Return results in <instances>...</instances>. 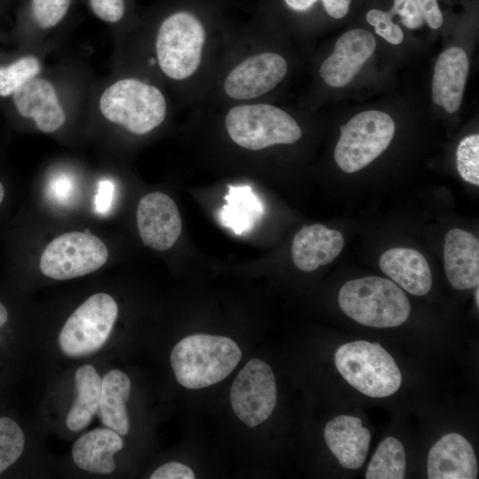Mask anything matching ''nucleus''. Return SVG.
<instances>
[{
    "instance_id": "nucleus-1",
    "label": "nucleus",
    "mask_w": 479,
    "mask_h": 479,
    "mask_svg": "<svg viewBox=\"0 0 479 479\" xmlns=\"http://www.w3.org/2000/svg\"><path fill=\"white\" fill-rule=\"evenodd\" d=\"M241 359L238 344L225 336L192 334L173 348L170 364L179 384L200 389L224 380Z\"/></svg>"
},
{
    "instance_id": "nucleus-2",
    "label": "nucleus",
    "mask_w": 479,
    "mask_h": 479,
    "mask_svg": "<svg viewBox=\"0 0 479 479\" xmlns=\"http://www.w3.org/2000/svg\"><path fill=\"white\" fill-rule=\"evenodd\" d=\"M338 301L348 317L371 327L398 326L411 313V303L400 287L376 276L346 282L339 291Z\"/></svg>"
},
{
    "instance_id": "nucleus-3",
    "label": "nucleus",
    "mask_w": 479,
    "mask_h": 479,
    "mask_svg": "<svg viewBox=\"0 0 479 479\" xmlns=\"http://www.w3.org/2000/svg\"><path fill=\"white\" fill-rule=\"evenodd\" d=\"M334 363L349 384L371 397L393 395L402 383L394 358L377 342H347L337 349Z\"/></svg>"
},
{
    "instance_id": "nucleus-4",
    "label": "nucleus",
    "mask_w": 479,
    "mask_h": 479,
    "mask_svg": "<svg viewBox=\"0 0 479 479\" xmlns=\"http://www.w3.org/2000/svg\"><path fill=\"white\" fill-rule=\"evenodd\" d=\"M103 116L133 134H146L163 122L166 101L154 86L127 78L109 86L99 99Z\"/></svg>"
},
{
    "instance_id": "nucleus-5",
    "label": "nucleus",
    "mask_w": 479,
    "mask_h": 479,
    "mask_svg": "<svg viewBox=\"0 0 479 479\" xmlns=\"http://www.w3.org/2000/svg\"><path fill=\"white\" fill-rule=\"evenodd\" d=\"M225 128L233 142L252 151L292 144L302 137V130L291 115L268 104L232 107L225 117Z\"/></svg>"
},
{
    "instance_id": "nucleus-6",
    "label": "nucleus",
    "mask_w": 479,
    "mask_h": 479,
    "mask_svg": "<svg viewBox=\"0 0 479 479\" xmlns=\"http://www.w3.org/2000/svg\"><path fill=\"white\" fill-rule=\"evenodd\" d=\"M334 156L346 173L357 172L379 157L389 145L396 131L392 117L380 110L357 114L340 127Z\"/></svg>"
},
{
    "instance_id": "nucleus-7",
    "label": "nucleus",
    "mask_w": 479,
    "mask_h": 479,
    "mask_svg": "<svg viewBox=\"0 0 479 479\" xmlns=\"http://www.w3.org/2000/svg\"><path fill=\"white\" fill-rule=\"evenodd\" d=\"M205 30L192 14L179 12L161 25L156 38V54L162 72L171 79L183 80L199 67Z\"/></svg>"
},
{
    "instance_id": "nucleus-8",
    "label": "nucleus",
    "mask_w": 479,
    "mask_h": 479,
    "mask_svg": "<svg viewBox=\"0 0 479 479\" xmlns=\"http://www.w3.org/2000/svg\"><path fill=\"white\" fill-rule=\"evenodd\" d=\"M118 317L114 299L105 293L87 298L67 319L59 335V345L67 357L90 355L108 340Z\"/></svg>"
},
{
    "instance_id": "nucleus-9",
    "label": "nucleus",
    "mask_w": 479,
    "mask_h": 479,
    "mask_svg": "<svg viewBox=\"0 0 479 479\" xmlns=\"http://www.w3.org/2000/svg\"><path fill=\"white\" fill-rule=\"evenodd\" d=\"M107 258L108 249L99 238L71 232L58 236L45 247L39 265L44 276L65 280L98 270Z\"/></svg>"
},
{
    "instance_id": "nucleus-10",
    "label": "nucleus",
    "mask_w": 479,
    "mask_h": 479,
    "mask_svg": "<svg viewBox=\"0 0 479 479\" xmlns=\"http://www.w3.org/2000/svg\"><path fill=\"white\" fill-rule=\"evenodd\" d=\"M230 399L234 413L247 426L255 427L269 419L277 402L271 367L257 358L247 362L232 384Z\"/></svg>"
},
{
    "instance_id": "nucleus-11",
    "label": "nucleus",
    "mask_w": 479,
    "mask_h": 479,
    "mask_svg": "<svg viewBox=\"0 0 479 479\" xmlns=\"http://www.w3.org/2000/svg\"><path fill=\"white\" fill-rule=\"evenodd\" d=\"M375 49L376 40L371 32L350 29L338 38L332 54L319 67V75L330 87H344L358 74Z\"/></svg>"
},
{
    "instance_id": "nucleus-12",
    "label": "nucleus",
    "mask_w": 479,
    "mask_h": 479,
    "mask_svg": "<svg viewBox=\"0 0 479 479\" xmlns=\"http://www.w3.org/2000/svg\"><path fill=\"white\" fill-rule=\"evenodd\" d=\"M137 224L143 243L160 251L173 247L182 232L181 216L176 203L161 192L148 193L140 200Z\"/></svg>"
},
{
    "instance_id": "nucleus-13",
    "label": "nucleus",
    "mask_w": 479,
    "mask_h": 479,
    "mask_svg": "<svg viewBox=\"0 0 479 479\" xmlns=\"http://www.w3.org/2000/svg\"><path fill=\"white\" fill-rule=\"evenodd\" d=\"M287 72V64L282 56L259 53L242 61L228 75L224 90L235 99L256 98L274 89Z\"/></svg>"
},
{
    "instance_id": "nucleus-14",
    "label": "nucleus",
    "mask_w": 479,
    "mask_h": 479,
    "mask_svg": "<svg viewBox=\"0 0 479 479\" xmlns=\"http://www.w3.org/2000/svg\"><path fill=\"white\" fill-rule=\"evenodd\" d=\"M429 479H475L478 465L471 444L461 435L450 433L430 449L427 463Z\"/></svg>"
},
{
    "instance_id": "nucleus-15",
    "label": "nucleus",
    "mask_w": 479,
    "mask_h": 479,
    "mask_svg": "<svg viewBox=\"0 0 479 479\" xmlns=\"http://www.w3.org/2000/svg\"><path fill=\"white\" fill-rule=\"evenodd\" d=\"M13 103L19 114L33 119L37 129L51 133L66 121L55 88L46 79L33 78L13 94Z\"/></svg>"
},
{
    "instance_id": "nucleus-16",
    "label": "nucleus",
    "mask_w": 479,
    "mask_h": 479,
    "mask_svg": "<svg viewBox=\"0 0 479 479\" xmlns=\"http://www.w3.org/2000/svg\"><path fill=\"white\" fill-rule=\"evenodd\" d=\"M469 72L466 51L458 46L444 50L438 57L432 77L433 102L448 114L457 112L462 103Z\"/></svg>"
},
{
    "instance_id": "nucleus-17",
    "label": "nucleus",
    "mask_w": 479,
    "mask_h": 479,
    "mask_svg": "<svg viewBox=\"0 0 479 479\" xmlns=\"http://www.w3.org/2000/svg\"><path fill=\"white\" fill-rule=\"evenodd\" d=\"M444 271L457 290L476 287L479 284V240L471 232L454 228L444 239Z\"/></svg>"
},
{
    "instance_id": "nucleus-18",
    "label": "nucleus",
    "mask_w": 479,
    "mask_h": 479,
    "mask_svg": "<svg viewBox=\"0 0 479 479\" xmlns=\"http://www.w3.org/2000/svg\"><path fill=\"white\" fill-rule=\"evenodd\" d=\"M342 234L315 224L303 226L292 242V258L295 266L303 271H312L334 261L342 250Z\"/></svg>"
},
{
    "instance_id": "nucleus-19",
    "label": "nucleus",
    "mask_w": 479,
    "mask_h": 479,
    "mask_svg": "<svg viewBox=\"0 0 479 479\" xmlns=\"http://www.w3.org/2000/svg\"><path fill=\"white\" fill-rule=\"evenodd\" d=\"M325 440L339 463L348 469H357L365 462L371 435L359 418L340 415L325 427Z\"/></svg>"
},
{
    "instance_id": "nucleus-20",
    "label": "nucleus",
    "mask_w": 479,
    "mask_h": 479,
    "mask_svg": "<svg viewBox=\"0 0 479 479\" xmlns=\"http://www.w3.org/2000/svg\"><path fill=\"white\" fill-rule=\"evenodd\" d=\"M383 273L408 293L422 296L432 287V274L424 255L412 248L393 247L380 257Z\"/></svg>"
},
{
    "instance_id": "nucleus-21",
    "label": "nucleus",
    "mask_w": 479,
    "mask_h": 479,
    "mask_svg": "<svg viewBox=\"0 0 479 479\" xmlns=\"http://www.w3.org/2000/svg\"><path fill=\"white\" fill-rule=\"evenodd\" d=\"M120 434L107 428H94L82 435L73 445L75 464L90 473L106 475L115 469L114 454L122 449Z\"/></svg>"
},
{
    "instance_id": "nucleus-22",
    "label": "nucleus",
    "mask_w": 479,
    "mask_h": 479,
    "mask_svg": "<svg viewBox=\"0 0 479 479\" xmlns=\"http://www.w3.org/2000/svg\"><path fill=\"white\" fill-rule=\"evenodd\" d=\"M131 382L123 372L109 371L102 379L98 414L101 422L122 436L128 434L130 420L126 409Z\"/></svg>"
},
{
    "instance_id": "nucleus-23",
    "label": "nucleus",
    "mask_w": 479,
    "mask_h": 479,
    "mask_svg": "<svg viewBox=\"0 0 479 479\" xmlns=\"http://www.w3.org/2000/svg\"><path fill=\"white\" fill-rule=\"evenodd\" d=\"M77 397L69 410L66 424L71 431L86 428L98 411L102 379L90 365L79 367L75 375Z\"/></svg>"
},
{
    "instance_id": "nucleus-24",
    "label": "nucleus",
    "mask_w": 479,
    "mask_h": 479,
    "mask_svg": "<svg viewBox=\"0 0 479 479\" xmlns=\"http://www.w3.org/2000/svg\"><path fill=\"white\" fill-rule=\"evenodd\" d=\"M228 188L229 192L224 197L226 204L219 210V220L236 234H242L261 218L263 208L249 186L228 185Z\"/></svg>"
},
{
    "instance_id": "nucleus-25",
    "label": "nucleus",
    "mask_w": 479,
    "mask_h": 479,
    "mask_svg": "<svg viewBox=\"0 0 479 479\" xmlns=\"http://www.w3.org/2000/svg\"><path fill=\"white\" fill-rule=\"evenodd\" d=\"M405 452L403 444L395 437L382 440L368 465L366 479H403L405 475Z\"/></svg>"
},
{
    "instance_id": "nucleus-26",
    "label": "nucleus",
    "mask_w": 479,
    "mask_h": 479,
    "mask_svg": "<svg viewBox=\"0 0 479 479\" xmlns=\"http://www.w3.org/2000/svg\"><path fill=\"white\" fill-rule=\"evenodd\" d=\"M41 72L39 59L28 55L0 67V96L8 97Z\"/></svg>"
},
{
    "instance_id": "nucleus-27",
    "label": "nucleus",
    "mask_w": 479,
    "mask_h": 479,
    "mask_svg": "<svg viewBox=\"0 0 479 479\" xmlns=\"http://www.w3.org/2000/svg\"><path fill=\"white\" fill-rule=\"evenodd\" d=\"M25 436L20 427L12 419L0 418V474L20 457Z\"/></svg>"
},
{
    "instance_id": "nucleus-28",
    "label": "nucleus",
    "mask_w": 479,
    "mask_h": 479,
    "mask_svg": "<svg viewBox=\"0 0 479 479\" xmlns=\"http://www.w3.org/2000/svg\"><path fill=\"white\" fill-rule=\"evenodd\" d=\"M457 169L461 178L479 185V134L465 137L456 151Z\"/></svg>"
},
{
    "instance_id": "nucleus-29",
    "label": "nucleus",
    "mask_w": 479,
    "mask_h": 479,
    "mask_svg": "<svg viewBox=\"0 0 479 479\" xmlns=\"http://www.w3.org/2000/svg\"><path fill=\"white\" fill-rule=\"evenodd\" d=\"M71 0H31L32 14L42 28L55 27L66 15Z\"/></svg>"
},
{
    "instance_id": "nucleus-30",
    "label": "nucleus",
    "mask_w": 479,
    "mask_h": 479,
    "mask_svg": "<svg viewBox=\"0 0 479 479\" xmlns=\"http://www.w3.org/2000/svg\"><path fill=\"white\" fill-rule=\"evenodd\" d=\"M365 18L367 22L374 27L376 34L389 43L398 45L403 42V30L393 22V15L389 11L373 9L366 13Z\"/></svg>"
},
{
    "instance_id": "nucleus-31",
    "label": "nucleus",
    "mask_w": 479,
    "mask_h": 479,
    "mask_svg": "<svg viewBox=\"0 0 479 479\" xmlns=\"http://www.w3.org/2000/svg\"><path fill=\"white\" fill-rule=\"evenodd\" d=\"M389 12L393 16L398 15L400 22L409 29L420 28L425 21L416 0H394Z\"/></svg>"
},
{
    "instance_id": "nucleus-32",
    "label": "nucleus",
    "mask_w": 479,
    "mask_h": 479,
    "mask_svg": "<svg viewBox=\"0 0 479 479\" xmlns=\"http://www.w3.org/2000/svg\"><path fill=\"white\" fill-rule=\"evenodd\" d=\"M317 0H285L293 10L303 12L309 10ZM326 12L334 19L343 18L349 10L351 0H321Z\"/></svg>"
},
{
    "instance_id": "nucleus-33",
    "label": "nucleus",
    "mask_w": 479,
    "mask_h": 479,
    "mask_svg": "<svg viewBox=\"0 0 479 479\" xmlns=\"http://www.w3.org/2000/svg\"><path fill=\"white\" fill-rule=\"evenodd\" d=\"M90 4L95 15L106 22H117L124 14L123 0H90Z\"/></svg>"
},
{
    "instance_id": "nucleus-34",
    "label": "nucleus",
    "mask_w": 479,
    "mask_h": 479,
    "mask_svg": "<svg viewBox=\"0 0 479 479\" xmlns=\"http://www.w3.org/2000/svg\"><path fill=\"white\" fill-rule=\"evenodd\" d=\"M151 479H194L193 471L186 465L176 461L168 462L158 467Z\"/></svg>"
},
{
    "instance_id": "nucleus-35",
    "label": "nucleus",
    "mask_w": 479,
    "mask_h": 479,
    "mask_svg": "<svg viewBox=\"0 0 479 479\" xmlns=\"http://www.w3.org/2000/svg\"><path fill=\"white\" fill-rule=\"evenodd\" d=\"M114 185L108 179L101 180L98 185L97 193L94 199L95 211L101 215L109 213L114 199Z\"/></svg>"
},
{
    "instance_id": "nucleus-36",
    "label": "nucleus",
    "mask_w": 479,
    "mask_h": 479,
    "mask_svg": "<svg viewBox=\"0 0 479 479\" xmlns=\"http://www.w3.org/2000/svg\"><path fill=\"white\" fill-rule=\"evenodd\" d=\"M49 192L58 202L67 203L74 192V184L68 177L59 175L51 181Z\"/></svg>"
},
{
    "instance_id": "nucleus-37",
    "label": "nucleus",
    "mask_w": 479,
    "mask_h": 479,
    "mask_svg": "<svg viewBox=\"0 0 479 479\" xmlns=\"http://www.w3.org/2000/svg\"><path fill=\"white\" fill-rule=\"evenodd\" d=\"M419 10L427 22L433 29L439 28L444 18L436 0H416Z\"/></svg>"
},
{
    "instance_id": "nucleus-38",
    "label": "nucleus",
    "mask_w": 479,
    "mask_h": 479,
    "mask_svg": "<svg viewBox=\"0 0 479 479\" xmlns=\"http://www.w3.org/2000/svg\"><path fill=\"white\" fill-rule=\"evenodd\" d=\"M8 319V311L4 305L0 302V327H2Z\"/></svg>"
},
{
    "instance_id": "nucleus-39",
    "label": "nucleus",
    "mask_w": 479,
    "mask_h": 479,
    "mask_svg": "<svg viewBox=\"0 0 479 479\" xmlns=\"http://www.w3.org/2000/svg\"><path fill=\"white\" fill-rule=\"evenodd\" d=\"M475 300L476 302L477 307L479 306V288L478 286L476 287L475 292Z\"/></svg>"
},
{
    "instance_id": "nucleus-40",
    "label": "nucleus",
    "mask_w": 479,
    "mask_h": 479,
    "mask_svg": "<svg viewBox=\"0 0 479 479\" xmlns=\"http://www.w3.org/2000/svg\"><path fill=\"white\" fill-rule=\"evenodd\" d=\"M4 189L3 185L0 182V203L4 200Z\"/></svg>"
}]
</instances>
